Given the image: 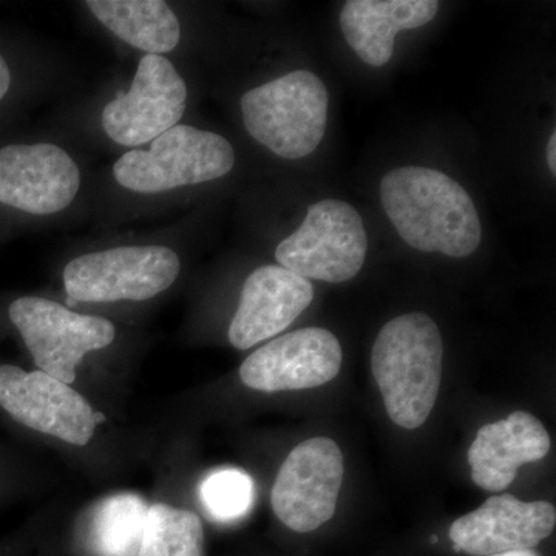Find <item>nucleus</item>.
<instances>
[{"mask_svg":"<svg viewBox=\"0 0 556 556\" xmlns=\"http://www.w3.org/2000/svg\"><path fill=\"white\" fill-rule=\"evenodd\" d=\"M437 0H350L340 13L343 36L365 64L382 67L393 56L399 31L434 20Z\"/></svg>","mask_w":556,"mask_h":556,"instance_id":"17","label":"nucleus"},{"mask_svg":"<svg viewBox=\"0 0 556 556\" xmlns=\"http://www.w3.org/2000/svg\"><path fill=\"white\" fill-rule=\"evenodd\" d=\"M193 497L201 515L218 525H233L251 514L255 482L241 468L219 467L193 481Z\"/></svg>","mask_w":556,"mask_h":556,"instance_id":"19","label":"nucleus"},{"mask_svg":"<svg viewBox=\"0 0 556 556\" xmlns=\"http://www.w3.org/2000/svg\"><path fill=\"white\" fill-rule=\"evenodd\" d=\"M149 497L115 490L87 501L70 519L65 546L73 556H137Z\"/></svg>","mask_w":556,"mask_h":556,"instance_id":"16","label":"nucleus"},{"mask_svg":"<svg viewBox=\"0 0 556 556\" xmlns=\"http://www.w3.org/2000/svg\"><path fill=\"white\" fill-rule=\"evenodd\" d=\"M547 164L548 169L552 170V174H556V134H552L551 139L547 142Z\"/></svg>","mask_w":556,"mask_h":556,"instance_id":"23","label":"nucleus"},{"mask_svg":"<svg viewBox=\"0 0 556 556\" xmlns=\"http://www.w3.org/2000/svg\"><path fill=\"white\" fill-rule=\"evenodd\" d=\"M555 525L556 510L551 503H526L504 493L457 518L450 527V540L455 551L471 556L532 551L552 535Z\"/></svg>","mask_w":556,"mask_h":556,"instance_id":"13","label":"nucleus"},{"mask_svg":"<svg viewBox=\"0 0 556 556\" xmlns=\"http://www.w3.org/2000/svg\"><path fill=\"white\" fill-rule=\"evenodd\" d=\"M188 102V87L169 60L146 54L127 93L109 102L102 112V127L121 146L153 141L177 126Z\"/></svg>","mask_w":556,"mask_h":556,"instance_id":"11","label":"nucleus"},{"mask_svg":"<svg viewBox=\"0 0 556 556\" xmlns=\"http://www.w3.org/2000/svg\"><path fill=\"white\" fill-rule=\"evenodd\" d=\"M113 35L148 54H166L178 46L181 27L163 0H90L86 3Z\"/></svg>","mask_w":556,"mask_h":556,"instance_id":"18","label":"nucleus"},{"mask_svg":"<svg viewBox=\"0 0 556 556\" xmlns=\"http://www.w3.org/2000/svg\"><path fill=\"white\" fill-rule=\"evenodd\" d=\"M328 90L308 70H295L241 98L247 130L280 159L308 156L325 137Z\"/></svg>","mask_w":556,"mask_h":556,"instance_id":"5","label":"nucleus"},{"mask_svg":"<svg viewBox=\"0 0 556 556\" xmlns=\"http://www.w3.org/2000/svg\"><path fill=\"white\" fill-rule=\"evenodd\" d=\"M0 417L30 444L61 457L97 485L153 466L164 433L101 407L83 391L35 368L0 361Z\"/></svg>","mask_w":556,"mask_h":556,"instance_id":"1","label":"nucleus"},{"mask_svg":"<svg viewBox=\"0 0 556 556\" xmlns=\"http://www.w3.org/2000/svg\"><path fill=\"white\" fill-rule=\"evenodd\" d=\"M343 481V455L329 438L295 445L278 468L270 507L292 532L309 533L334 517Z\"/></svg>","mask_w":556,"mask_h":556,"instance_id":"9","label":"nucleus"},{"mask_svg":"<svg viewBox=\"0 0 556 556\" xmlns=\"http://www.w3.org/2000/svg\"><path fill=\"white\" fill-rule=\"evenodd\" d=\"M11 86V73L9 64L3 60L2 53H0V101L7 97Z\"/></svg>","mask_w":556,"mask_h":556,"instance_id":"22","label":"nucleus"},{"mask_svg":"<svg viewBox=\"0 0 556 556\" xmlns=\"http://www.w3.org/2000/svg\"><path fill=\"white\" fill-rule=\"evenodd\" d=\"M364 219L345 201L311 204L305 222L276 249L278 266L306 280L343 283L361 273L367 257Z\"/></svg>","mask_w":556,"mask_h":556,"instance_id":"8","label":"nucleus"},{"mask_svg":"<svg viewBox=\"0 0 556 556\" xmlns=\"http://www.w3.org/2000/svg\"><path fill=\"white\" fill-rule=\"evenodd\" d=\"M492 556H540L536 552L533 551H518V552H507V554L492 555Z\"/></svg>","mask_w":556,"mask_h":556,"instance_id":"24","label":"nucleus"},{"mask_svg":"<svg viewBox=\"0 0 556 556\" xmlns=\"http://www.w3.org/2000/svg\"><path fill=\"white\" fill-rule=\"evenodd\" d=\"M33 368L83 391L123 419L135 378L131 368L109 361L118 342L110 318L84 314L39 295L14 299L7 309Z\"/></svg>","mask_w":556,"mask_h":556,"instance_id":"2","label":"nucleus"},{"mask_svg":"<svg viewBox=\"0 0 556 556\" xmlns=\"http://www.w3.org/2000/svg\"><path fill=\"white\" fill-rule=\"evenodd\" d=\"M233 164L236 152L228 139L177 124L153 139L149 150L124 153L113 175L131 192L160 193L225 177Z\"/></svg>","mask_w":556,"mask_h":556,"instance_id":"7","label":"nucleus"},{"mask_svg":"<svg viewBox=\"0 0 556 556\" xmlns=\"http://www.w3.org/2000/svg\"><path fill=\"white\" fill-rule=\"evenodd\" d=\"M442 356L441 332L427 314H404L380 329L372 345V376L396 426L415 430L427 422L441 387Z\"/></svg>","mask_w":556,"mask_h":556,"instance_id":"4","label":"nucleus"},{"mask_svg":"<svg viewBox=\"0 0 556 556\" xmlns=\"http://www.w3.org/2000/svg\"><path fill=\"white\" fill-rule=\"evenodd\" d=\"M342 357V346L328 329H298L249 354L237 380L244 390L260 394L309 390L331 382L340 372Z\"/></svg>","mask_w":556,"mask_h":556,"instance_id":"10","label":"nucleus"},{"mask_svg":"<svg viewBox=\"0 0 556 556\" xmlns=\"http://www.w3.org/2000/svg\"><path fill=\"white\" fill-rule=\"evenodd\" d=\"M380 201L399 236L417 251L464 258L481 243L473 200L442 172L415 166L388 172L380 182Z\"/></svg>","mask_w":556,"mask_h":556,"instance_id":"3","label":"nucleus"},{"mask_svg":"<svg viewBox=\"0 0 556 556\" xmlns=\"http://www.w3.org/2000/svg\"><path fill=\"white\" fill-rule=\"evenodd\" d=\"M50 510L51 507L40 511L20 532L0 541V556H24L27 554L30 544L35 543L36 538L42 532L43 526H46L47 519L50 517Z\"/></svg>","mask_w":556,"mask_h":556,"instance_id":"21","label":"nucleus"},{"mask_svg":"<svg viewBox=\"0 0 556 556\" xmlns=\"http://www.w3.org/2000/svg\"><path fill=\"white\" fill-rule=\"evenodd\" d=\"M181 262L166 247H119L79 255L65 265L68 308L150 302L177 283Z\"/></svg>","mask_w":556,"mask_h":556,"instance_id":"6","label":"nucleus"},{"mask_svg":"<svg viewBox=\"0 0 556 556\" xmlns=\"http://www.w3.org/2000/svg\"><path fill=\"white\" fill-rule=\"evenodd\" d=\"M78 164L50 142L0 149V204L33 215L64 211L78 195Z\"/></svg>","mask_w":556,"mask_h":556,"instance_id":"12","label":"nucleus"},{"mask_svg":"<svg viewBox=\"0 0 556 556\" xmlns=\"http://www.w3.org/2000/svg\"><path fill=\"white\" fill-rule=\"evenodd\" d=\"M314 299L309 280L278 265L252 270L241 288L239 305L229 321L228 340L248 351L269 342L294 324Z\"/></svg>","mask_w":556,"mask_h":556,"instance_id":"14","label":"nucleus"},{"mask_svg":"<svg viewBox=\"0 0 556 556\" xmlns=\"http://www.w3.org/2000/svg\"><path fill=\"white\" fill-rule=\"evenodd\" d=\"M60 482L56 470L0 442V506L42 495Z\"/></svg>","mask_w":556,"mask_h":556,"instance_id":"20","label":"nucleus"},{"mask_svg":"<svg viewBox=\"0 0 556 556\" xmlns=\"http://www.w3.org/2000/svg\"><path fill=\"white\" fill-rule=\"evenodd\" d=\"M551 452L546 427L527 412L479 428L468 450L475 484L486 492H501L517 478L518 468L536 463Z\"/></svg>","mask_w":556,"mask_h":556,"instance_id":"15","label":"nucleus"}]
</instances>
